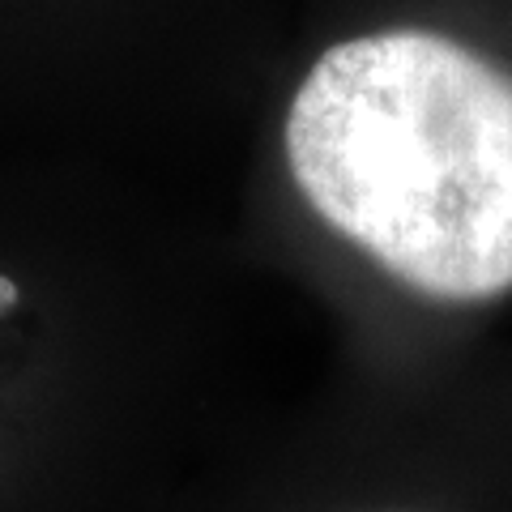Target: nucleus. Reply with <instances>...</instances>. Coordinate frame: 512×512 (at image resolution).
I'll return each mask as SVG.
<instances>
[{"label": "nucleus", "mask_w": 512, "mask_h": 512, "mask_svg": "<svg viewBox=\"0 0 512 512\" xmlns=\"http://www.w3.org/2000/svg\"><path fill=\"white\" fill-rule=\"evenodd\" d=\"M286 167L320 222L440 303L512 291V73L436 30L320 56L286 111Z\"/></svg>", "instance_id": "nucleus-1"}, {"label": "nucleus", "mask_w": 512, "mask_h": 512, "mask_svg": "<svg viewBox=\"0 0 512 512\" xmlns=\"http://www.w3.org/2000/svg\"><path fill=\"white\" fill-rule=\"evenodd\" d=\"M13 303H18V286H13L9 278H0V312H9Z\"/></svg>", "instance_id": "nucleus-2"}]
</instances>
